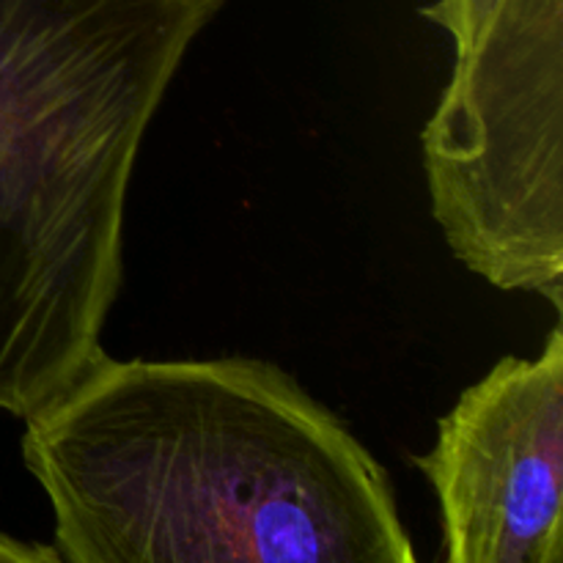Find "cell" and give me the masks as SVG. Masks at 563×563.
<instances>
[{
	"label": "cell",
	"instance_id": "1",
	"mask_svg": "<svg viewBox=\"0 0 563 563\" xmlns=\"http://www.w3.org/2000/svg\"><path fill=\"white\" fill-rule=\"evenodd\" d=\"M22 460L66 563H421L379 462L253 357L104 355Z\"/></svg>",
	"mask_w": 563,
	"mask_h": 563
},
{
	"label": "cell",
	"instance_id": "2",
	"mask_svg": "<svg viewBox=\"0 0 563 563\" xmlns=\"http://www.w3.org/2000/svg\"><path fill=\"white\" fill-rule=\"evenodd\" d=\"M223 0H0V412L104 357L143 135Z\"/></svg>",
	"mask_w": 563,
	"mask_h": 563
},
{
	"label": "cell",
	"instance_id": "3",
	"mask_svg": "<svg viewBox=\"0 0 563 563\" xmlns=\"http://www.w3.org/2000/svg\"><path fill=\"white\" fill-rule=\"evenodd\" d=\"M454 75L423 130L432 214L506 291L563 300V0H434Z\"/></svg>",
	"mask_w": 563,
	"mask_h": 563
},
{
	"label": "cell",
	"instance_id": "4",
	"mask_svg": "<svg viewBox=\"0 0 563 563\" xmlns=\"http://www.w3.org/2000/svg\"><path fill=\"white\" fill-rule=\"evenodd\" d=\"M416 465L432 484L445 563H563V330L504 357L440 421Z\"/></svg>",
	"mask_w": 563,
	"mask_h": 563
},
{
	"label": "cell",
	"instance_id": "5",
	"mask_svg": "<svg viewBox=\"0 0 563 563\" xmlns=\"http://www.w3.org/2000/svg\"><path fill=\"white\" fill-rule=\"evenodd\" d=\"M0 563H66L58 550L47 544H31L0 531Z\"/></svg>",
	"mask_w": 563,
	"mask_h": 563
}]
</instances>
